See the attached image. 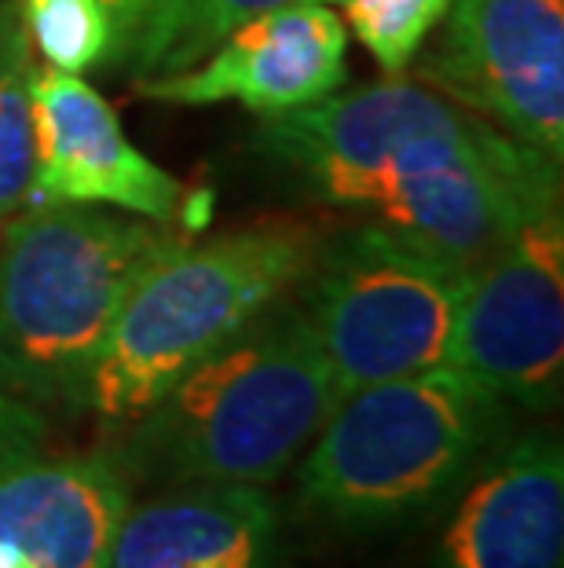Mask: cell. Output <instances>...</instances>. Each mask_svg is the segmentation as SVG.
<instances>
[{"instance_id":"ba28073f","label":"cell","mask_w":564,"mask_h":568,"mask_svg":"<svg viewBox=\"0 0 564 568\" xmlns=\"http://www.w3.org/2000/svg\"><path fill=\"white\" fill-rule=\"evenodd\" d=\"M418 74L550 162L564 159V0H451Z\"/></svg>"},{"instance_id":"8fae6325","label":"cell","mask_w":564,"mask_h":568,"mask_svg":"<svg viewBox=\"0 0 564 568\" xmlns=\"http://www.w3.org/2000/svg\"><path fill=\"white\" fill-rule=\"evenodd\" d=\"M470 477L437 542L433 568H564L557 433H527Z\"/></svg>"},{"instance_id":"5bb4252c","label":"cell","mask_w":564,"mask_h":568,"mask_svg":"<svg viewBox=\"0 0 564 568\" xmlns=\"http://www.w3.org/2000/svg\"><path fill=\"white\" fill-rule=\"evenodd\" d=\"M290 4H334V0H154L140 22L122 63L140 78L176 74L202 63L227 33L249 19Z\"/></svg>"},{"instance_id":"6da1fadb","label":"cell","mask_w":564,"mask_h":568,"mask_svg":"<svg viewBox=\"0 0 564 568\" xmlns=\"http://www.w3.org/2000/svg\"><path fill=\"white\" fill-rule=\"evenodd\" d=\"M257 143L322 199L370 210L470 268L561 213V165L403 74L264 118Z\"/></svg>"},{"instance_id":"52a82bcc","label":"cell","mask_w":564,"mask_h":568,"mask_svg":"<svg viewBox=\"0 0 564 568\" xmlns=\"http://www.w3.org/2000/svg\"><path fill=\"white\" fill-rule=\"evenodd\" d=\"M443 367L506 407H557L564 385L561 213L524 224L473 264Z\"/></svg>"},{"instance_id":"5b68a950","label":"cell","mask_w":564,"mask_h":568,"mask_svg":"<svg viewBox=\"0 0 564 568\" xmlns=\"http://www.w3.org/2000/svg\"><path fill=\"white\" fill-rule=\"evenodd\" d=\"M319 253L308 224H260L180 243L132 286L92 378L89 410L125 429L202 359L301 286Z\"/></svg>"},{"instance_id":"ffe728a7","label":"cell","mask_w":564,"mask_h":568,"mask_svg":"<svg viewBox=\"0 0 564 568\" xmlns=\"http://www.w3.org/2000/svg\"><path fill=\"white\" fill-rule=\"evenodd\" d=\"M0 568H33V565L22 558V554L11 547L8 539H0Z\"/></svg>"},{"instance_id":"2e32d148","label":"cell","mask_w":564,"mask_h":568,"mask_svg":"<svg viewBox=\"0 0 564 568\" xmlns=\"http://www.w3.org/2000/svg\"><path fill=\"white\" fill-rule=\"evenodd\" d=\"M33 52L52 70L85 74L111 63V22L100 0H19Z\"/></svg>"},{"instance_id":"8992f818","label":"cell","mask_w":564,"mask_h":568,"mask_svg":"<svg viewBox=\"0 0 564 568\" xmlns=\"http://www.w3.org/2000/svg\"><path fill=\"white\" fill-rule=\"evenodd\" d=\"M305 320L334 396L443 367L470 264L389 224H367L316 253Z\"/></svg>"},{"instance_id":"9a60e30c","label":"cell","mask_w":564,"mask_h":568,"mask_svg":"<svg viewBox=\"0 0 564 568\" xmlns=\"http://www.w3.org/2000/svg\"><path fill=\"white\" fill-rule=\"evenodd\" d=\"M33 44L19 0L0 4V224L30 202L33 184Z\"/></svg>"},{"instance_id":"9c48e42d","label":"cell","mask_w":564,"mask_h":568,"mask_svg":"<svg viewBox=\"0 0 564 568\" xmlns=\"http://www.w3.org/2000/svg\"><path fill=\"white\" fill-rule=\"evenodd\" d=\"M33 184L30 202H78L125 210L143 221L195 232L209 202L151 162L122 129V118L85 74L33 70ZM27 202V205H30Z\"/></svg>"},{"instance_id":"4fadbf2b","label":"cell","mask_w":564,"mask_h":568,"mask_svg":"<svg viewBox=\"0 0 564 568\" xmlns=\"http://www.w3.org/2000/svg\"><path fill=\"white\" fill-rule=\"evenodd\" d=\"M279 510L260 485H176L129 506L111 568H275Z\"/></svg>"},{"instance_id":"7c38bea8","label":"cell","mask_w":564,"mask_h":568,"mask_svg":"<svg viewBox=\"0 0 564 568\" xmlns=\"http://www.w3.org/2000/svg\"><path fill=\"white\" fill-rule=\"evenodd\" d=\"M132 488L114 452L38 455L0 474V539L33 568H111Z\"/></svg>"},{"instance_id":"d6986e66","label":"cell","mask_w":564,"mask_h":568,"mask_svg":"<svg viewBox=\"0 0 564 568\" xmlns=\"http://www.w3.org/2000/svg\"><path fill=\"white\" fill-rule=\"evenodd\" d=\"M100 4L106 11V22H111V63H122L154 0H100Z\"/></svg>"},{"instance_id":"ac0fdd59","label":"cell","mask_w":564,"mask_h":568,"mask_svg":"<svg viewBox=\"0 0 564 568\" xmlns=\"http://www.w3.org/2000/svg\"><path fill=\"white\" fill-rule=\"evenodd\" d=\"M48 447V418L30 407L8 385H0V474L16 469L19 463L44 455Z\"/></svg>"},{"instance_id":"e0dca14e","label":"cell","mask_w":564,"mask_h":568,"mask_svg":"<svg viewBox=\"0 0 564 568\" xmlns=\"http://www.w3.org/2000/svg\"><path fill=\"white\" fill-rule=\"evenodd\" d=\"M345 30L375 55L386 74H403L448 16L451 0H341Z\"/></svg>"},{"instance_id":"277c9868","label":"cell","mask_w":564,"mask_h":568,"mask_svg":"<svg viewBox=\"0 0 564 568\" xmlns=\"http://www.w3.org/2000/svg\"><path fill=\"white\" fill-rule=\"evenodd\" d=\"M506 426V404L448 367L348 393L297 466L301 506L348 536L418 521L459 491Z\"/></svg>"},{"instance_id":"3957f363","label":"cell","mask_w":564,"mask_h":568,"mask_svg":"<svg viewBox=\"0 0 564 568\" xmlns=\"http://www.w3.org/2000/svg\"><path fill=\"white\" fill-rule=\"evenodd\" d=\"M338 404L301 305L275 301L129 422L132 485H271Z\"/></svg>"},{"instance_id":"30bf717a","label":"cell","mask_w":564,"mask_h":568,"mask_svg":"<svg viewBox=\"0 0 564 568\" xmlns=\"http://www.w3.org/2000/svg\"><path fill=\"white\" fill-rule=\"evenodd\" d=\"M348 30L327 4H290L249 19L202 63L176 74L140 78L136 95L176 106L238 103L275 118L341 92Z\"/></svg>"},{"instance_id":"7a4b0ae2","label":"cell","mask_w":564,"mask_h":568,"mask_svg":"<svg viewBox=\"0 0 564 568\" xmlns=\"http://www.w3.org/2000/svg\"><path fill=\"white\" fill-rule=\"evenodd\" d=\"M187 235L78 202H30L8 216L0 224V385L41 415H85L125 297Z\"/></svg>"}]
</instances>
